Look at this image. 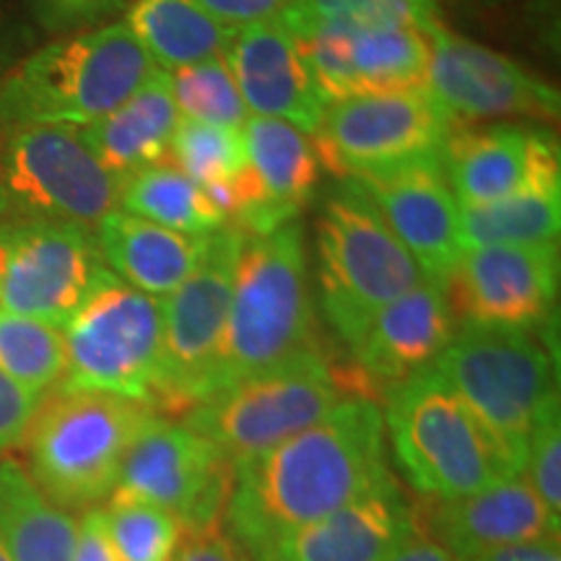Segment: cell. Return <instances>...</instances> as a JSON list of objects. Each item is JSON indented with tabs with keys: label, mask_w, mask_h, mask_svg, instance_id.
<instances>
[{
	"label": "cell",
	"mask_w": 561,
	"mask_h": 561,
	"mask_svg": "<svg viewBox=\"0 0 561 561\" xmlns=\"http://www.w3.org/2000/svg\"><path fill=\"white\" fill-rule=\"evenodd\" d=\"M390 479L380 403L343 398L318 424L231 468L227 536L250 557Z\"/></svg>",
	"instance_id": "1"
},
{
	"label": "cell",
	"mask_w": 561,
	"mask_h": 561,
	"mask_svg": "<svg viewBox=\"0 0 561 561\" xmlns=\"http://www.w3.org/2000/svg\"><path fill=\"white\" fill-rule=\"evenodd\" d=\"M125 21L68 34L0 76V128L100 121L157 76Z\"/></svg>",
	"instance_id": "2"
},
{
	"label": "cell",
	"mask_w": 561,
	"mask_h": 561,
	"mask_svg": "<svg viewBox=\"0 0 561 561\" xmlns=\"http://www.w3.org/2000/svg\"><path fill=\"white\" fill-rule=\"evenodd\" d=\"M314 335L318 325L299 221L284 224L271 234L248 237L234 268L210 396L301 351L318 348Z\"/></svg>",
	"instance_id": "3"
},
{
	"label": "cell",
	"mask_w": 561,
	"mask_h": 561,
	"mask_svg": "<svg viewBox=\"0 0 561 561\" xmlns=\"http://www.w3.org/2000/svg\"><path fill=\"white\" fill-rule=\"evenodd\" d=\"M157 416L151 405L96 390L55 388L26 430L30 479L60 510L110 500L133 439Z\"/></svg>",
	"instance_id": "4"
},
{
	"label": "cell",
	"mask_w": 561,
	"mask_h": 561,
	"mask_svg": "<svg viewBox=\"0 0 561 561\" xmlns=\"http://www.w3.org/2000/svg\"><path fill=\"white\" fill-rule=\"evenodd\" d=\"M385 437L413 489L434 502L515 479L486 426L432 367L385 398Z\"/></svg>",
	"instance_id": "5"
},
{
	"label": "cell",
	"mask_w": 561,
	"mask_h": 561,
	"mask_svg": "<svg viewBox=\"0 0 561 561\" xmlns=\"http://www.w3.org/2000/svg\"><path fill=\"white\" fill-rule=\"evenodd\" d=\"M432 369L494 437L512 471L523 476L530 434L559 403L557 369L530 331L458 322Z\"/></svg>",
	"instance_id": "6"
},
{
	"label": "cell",
	"mask_w": 561,
	"mask_h": 561,
	"mask_svg": "<svg viewBox=\"0 0 561 561\" xmlns=\"http://www.w3.org/2000/svg\"><path fill=\"white\" fill-rule=\"evenodd\" d=\"M314 244L322 314L348 348L377 312L426 280L377 208L346 180L320 210Z\"/></svg>",
	"instance_id": "7"
},
{
	"label": "cell",
	"mask_w": 561,
	"mask_h": 561,
	"mask_svg": "<svg viewBox=\"0 0 561 561\" xmlns=\"http://www.w3.org/2000/svg\"><path fill=\"white\" fill-rule=\"evenodd\" d=\"M121 206V182L73 125L0 128V227L50 221L94 231Z\"/></svg>",
	"instance_id": "8"
},
{
	"label": "cell",
	"mask_w": 561,
	"mask_h": 561,
	"mask_svg": "<svg viewBox=\"0 0 561 561\" xmlns=\"http://www.w3.org/2000/svg\"><path fill=\"white\" fill-rule=\"evenodd\" d=\"M341 401L333 367L312 348L219 390L182 424L214 442L234 468L318 424Z\"/></svg>",
	"instance_id": "9"
},
{
	"label": "cell",
	"mask_w": 561,
	"mask_h": 561,
	"mask_svg": "<svg viewBox=\"0 0 561 561\" xmlns=\"http://www.w3.org/2000/svg\"><path fill=\"white\" fill-rule=\"evenodd\" d=\"M161 333V301L110 271L62 325L66 375L60 388L110 392L153 409Z\"/></svg>",
	"instance_id": "10"
},
{
	"label": "cell",
	"mask_w": 561,
	"mask_h": 561,
	"mask_svg": "<svg viewBox=\"0 0 561 561\" xmlns=\"http://www.w3.org/2000/svg\"><path fill=\"white\" fill-rule=\"evenodd\" d=\"M244 240L248 234L229 224L216 231L201 268L161 301L164 333H161L159 377L153 390L157 413L185 416L210 396L234 268Z\"/></svg>",
	"instance_id": "11"
},
{
	"label": "cell",
	"mask_w": 561,
	"mask_h": 561,
	"mask_svg": "<svg viewBox=\"0 0 561 561\" xmlns=\"http://www.w3.org/2000/svg\"><path fill=\"white\" fill-rule=\"evenodd\" d=\"M314 87L328 104L359 94L421 89L430 32L403 21L307 19L284 13Z\"/></svg>",
	"instance_id": "12"
},
{
	"label": "cell",
	"mask_w": 561,
	"mask_h": 561,
	"mask_svg": "<svg viewBox=\"0 0 561 561\" xmlns=\"http://www.w3.org/2000/svg\"><path fill=\"white\" fill-rule=\"evenodd\" d=\"M458 123L421 89L359 94L328 104L314 151L339 180L442 157Z\"/></svg>",
	"instance_id": "13"
},
{
	"label": "cell",
	"mask_w": 561,
	"mask_h": 561,
	"mask_svg": "<svg viewBox=\"0 0 561 561\" xmlns=\"http://www.w3.org/2000/svg\"><path fill=\"white\" fill-rule=\"evenodd\" d=\"M231 491V462L214 442L157 413L133 439L112 496L146 502L185 536L219 530Z\"/></svg>",
	"instance_id": "14"
},
{
	"label": "cell",
	"mask_w": 561,
	"mask_h": 561,
	"mask_svg": "<svg viewBox=\"0 0 561 561\" xmlns=\"http://www.w3.org/2000/svg\"><path fill=\"white\" fill-rule=\"evenodd\" d=\"M110 268L91 229L26 221L0 227V310L62 328Z\"/></svg>",
	"instance_id": "15"
},
{
	"label": "cell",
	"mask_w": 561,
	"mask_h": 561,
	"mask_svg": "<svg viewBox=\"0 0 561 561\" xmlns=\"http://www.w3.org/2000/svg\"><path fill=\"white\" fill-rule=\"evenodd\" d=\"M424 87L458 125L559 115V91L551 83L507 55L458 37L445 24L430 32Z\"/></svg>",
	"instance_id": "16"
},
{
	"label": "cell",
	"mask_w": 561,
	"mask_h": 561,
	"mask_svg": "<svg viewBox=\"0 0 561 561\" xmlns=\"http://www.w3.org/2000/svg\"><path fill=\"white\" fill-rule=\"evenodd\" d=\"M447 299L458 322L530 331L557 305L559 248L541 244H494L462 250L450 278Z\"/></svg>",
	"instance_id": "17"
},
{
	"label": "cell",
	"mask_w": 561,
	"mask_h": 561,
	"mask_svg": "<svg viewBox=\"0 0 561 561\" xmlns=\"http://www.w3.org/2000/svg\"><path fill=\"white\" fill-rule=\"evenodd\" d=\"M346 182L377 208L424 278L445 286L462 255V237L460 203L442 170V159L405 161Z\"/></svg>",
	"instance_id": "18"
},
{
	"label": "cell",
	"mask_w": 561,
	"mask_h": 561,
	"mask_svg": "<svg viewBox=\"0 0 561 561\" xmlns=\"http://www.w3.org/2000/svg\"><path fill=\"white\" fill-rule=\"evenodd\" d=\"M242 140L244 167L231 180L234 210L229 227L263 237L297 221L320 182V157L305 133L273 117H250Z\"/></svg>",
	"instance_id": "19"
},
{
	"label": "cell",
	"mask_w": 561,
	"mask_h": 561,
	"mask_svg": "<svg viewBox=\"0 0 561 561\" xmlns=\"http://www.w3.org/2000/svg\"><path fill=\"white\" fill-rule=\"evenodd\" d=\"M455 318L445 286L424 280L375 314L351 346L354 369L367 390L388 398L419 371L430 369L455 335Z\"/></svg>",
	"instance_id": "20"
},
{
	"label": "cell",
	"mask_w": 561,
	"mask_h": 561,
	"mask_svg": "<svg viewBox=\"0 0 561 561\" xmlns=\"http://www.w3.org/2000/svg\"><path fill=\"white\" fill-rule=\"evenodd\" d=\"M439 159L460 206H486L559 174V149L551 133L510 123L458 125Z\"/></svg>",
	"instance_id": "21"
},
{
	"label": "cell",
	"mask_w": 561,
	"mask_h": 561,
	"mask_svg": "<svg viewBox=\"0 0 561 561\" xmlns=\"http://www.w3.org/2000/svg\"><path fill=\"white\" fill-rule=\"evenodd\" d=\"M224 60L250 115L284 121L312 136L318 133L328 102L284 21L237 30Z\"/></svg>",
	"instance_id": "22"
},
{
	"label": "cell",
	"mask_w": 561,
	"mask_h": 561,
	"mask_svg": "<svg viewBox=\"0 0 561 561\" xmlns=\"http://www.w3.org/2000/svg\"><path fill=\"white\" fill-rule=\"evenodd\" d=\"M419 533V520L396 479L380 483L333 515L291 530L252 561H390Z\"/></svg>",
	"instance_id": "23"
},
{
	"label": "cell",
	"mask_w": 561,
	"mask_h": 561,
	"mask_svg": "<svg viewBox=\"0 0 561 561\" xmlns=\"http://www.w3.org/2000/svg\"><path fill=\"white\" fill-rule=\"evenodd\" d=\"M430 538L455 559L468 561L504 546L559 538L553 520L523 476L489 486L479 494L437 502L430 512Z\"/></svg>",
	"instance_id": "24"
},
{
	"label": "cell",
	"mask_w": 561,
	"mask_h": 561,
	"mask_svg": "<svg viewBox=\"0 0 561 561\" xmlns=\"http://www.w3.org/2000/svg\"><path fill=\"white\" fill-rule=\"evenodd\" d=\"M214 234H182L121 208L94 229L107 268L149 297H167L180 289L206 261Z\"/></svg>",
	"instance_id": "25"
},
{
	"label": "cell",
	"mask_w": 561,
	"mask_h": 561,
	"mask_svg": "<svg viewBox=\"0 0 561 561\" xmlns=\"http://www.w3.org/2000/svg\"><path fill=\"white\" fill-rule=\"evenodd\" d=\"M182 121L161 70L130 100L100 121L79 128L83 144L117 182L170 161V146Z\"/></svg>",
	"instance_id": "26"
},
{
	"label": "cell",
	"mask_w": 561,
	"mask_h": 561,
	"mask_svg": "<svg viewBox=\"0 0 561 561\" xmlns=\"http://www.w3.org/2000/svg\"><path fill=\"white\" fill-rule=\"evenodd\" d=\"M125 26L164 73L224 58L234 37V30L208 16L195 0H130Z\"/></svg>",
	"instance_id": "27"
},
{
	"label": "cell",
	"mask_w": 561,
	"mask_h": 561,
	"mask_svg": "<svg viewBox=\"0 0 561 561\" xmlns=\"http://www.w3.org/2000/svg\"><path fill=\"white\" fill-rule=\"evenodd\" d=\"M79 523L34 486L16 460H0V543L11 561H73Z\"/></svg>",
	"instance_id": "28"
},
{
	"label": "cell",
	"mask_w": 561,
	"mask_h": 561,
	"mask_svg": "<svg viewBox=\"0 0 561 561\" xmlns=\"http://www.w3.org/2000/svg\"><path fill=\"white\" fill-rule=\"evenodd\" d=\"M559 227L561 174L530 182L520 193L486 206H460L462 250L557 242Z\"/></svg>",
	"instance_id": "29"
},
{
	"label": "cell",
	"mask_w": 561,
	"mask_h": 561,
	"mask_svg": "<svg viewBox=\"0 0 561 561\" xmlns=\"http://www.w3.org/2000/svg\"><path fill=\"white\" fill-rule=\"evenodd\" d=\"M121 206L125 214L182 234H214L227 227V219L208 193L172 164L151 167L125 180Z\"/></svg>",
	"instance_id": "30"
},
{
	"label": "cell",
	"mask_w": 561,
	"mask_h": 561,
	"mask_svg": "<svg viewBox=\"0 0 561 561\" xmlns=\"http://www.w3.org/2000/svg\"><path fill=\"white\" fill-rule=\"evenodd\" d=\"M0 371L19 388L45 398L66 375L62 328L0 310Z\"/></svg>",
	"instance_id": "31"
},
{
	"label": "cell",
	"mask_w": 561,
	"mask_h": 561,
	"mask_svg": "<svg viewBox=\"0 0 561 561\" xmlns=\"http://www.w3.org/2000/svg\"><path fill=\"white\" fill-rule=\"evenodd\" d=\"M164 79L174 107L180 115H185V121L221 125L231 130L244 128V123L250 121V112L244 107L240 89L231 79L224 58L170 70L164 73Z\"/></svg>",
	"instance_id": "32"
},
{
	"label": "cell",
	"mask_w": 561,
	"mask_h": 561,
	"mask_svg": "<svg viewBox=\"0 0 561 561\" xmlns=\"http://www.w3.org/2000/svg\"><path fill=\"white\" fill-rule=\"evenodd\" d=\"M100 510L104 530L121 561H172L178 557L185 533L164 510L123 496H110Z\"/></svg>",
	"instance_id": "33"
},
{
	"label": "cell",
	"mask_w": 561,
	"mask_h": 561,
	"mask_svg": "<svg viewBox=\"0 0 561 561\" xmlns=\"http://www.w3.org/2000/svg\"><path fill=\"white\" fill-rule=\"evenodd\" d=\"M170 157L174 167L195 185L210 187L234 180L242 172L244 140L240 130L180 121L172 136Z\"/></svg>",
	"instance_id": "34"
},
{
	"label": "cell",
	"mask_w": 561,
	"mask_h": 561,
	"mask_svg": "<svg viewBox=\"0 0 561 561\" xmlns=\"http://www.w3.org/2000/svg\"><path fill=\"white\" fill-rule=\"evenodd\" d=\"M286 13L307 19L351 21H403L432 32L442 24L437 0H294Z\"/></svg>",
	"instance_id": "35"
},
{
	"label": "cell",
	"mask_w": 561,
	"mask_h": 561,
	"mask_svg": "<svg viewBox=\"0 0 561 561\" xmlns=\"http://www.w3.org/2000/svg\"><path fill=\"white\" fill-rule=\"evenodd\" d=\"M525 481L549 510L553 520L561 523V421L559 403L543 413L530 434L528 455L523 468Z\"/></svg>",
	"instance_id": "36"
},
{
	"label": "cell",
	"mask_w": 561,
	"mask_h": 561,
	"mask_svg": "<svg viewBox=\"0 0 561 561\" xmlns=\"http://www.w3.org/2000/svg\"><path fill=\"white\" fill-rule=\"evenodd\" d=\"M34 19L50 32H87L107 24L130 0H30Z\"/></svg>",
	"instance_id": "37"
},
{
	"label": "cell",
	"mask_w": 561,
	"mask_h": 561,
	"mask_svg": "<svg viewBox=\"0 0 561 561\" xmlns=\"http://www.w3.org/2000/svg\"><path fill=\"white\" fill-rule=\"evenodd\" d=\"M39 401L42 398L19 388L16 382L0 371V455L21 445Z\"/></svg>",
	"instance_id": "38"
},
{
	"label": "cell",
	"mask_w": 561,
	"mask_h": 561,
	"mask_svg": "<svg viewBox=\"0 0 561 561\" xmlns=\"http://www.w3.org/2000/svg\"><path fill=\"white\" fill-rule=\"evenodd\" d=\"M195 3L219 24L237 32L242 26L284 19L294 0H195Z\"/></svg>",
	"instance_id": "39"
},
{
	"label": "cell",
	"mask_w": 561,
	"mask_h": 561,
	"mask_svg": "<svg viewBox=\"0 0 561 561\" xmlns=\"http://www.w3.org/2000/svg\"><path fill=\"white\" fill-rule=\"evenodd\" d=\"M172 561H250V557L234 538H229L221 530H214L206 533V536L191 538V543Z\"/></svg>",
	"instance_id": "40"
},
{
	"label": "cell",
	"mask_w": 561,
	"mask_h": 561,
	"mask_svg": "<svg viewBox=\"0 0 561 561\" xmlns=\"http://www.w3.org/2000/svg\"><path fill=\"white\" fill-rule=\"evenodd\" d=\"M73 561H121L112 549L107 530H104L102 510L94 507L83 515L79 525V541H76Z\"/></svg>",
	"instance_id": "41"
},
{
	"label": "cell",
	"mask_w": 561,
	"mask_h": 561,
	"mask_svg": "<svg viewBox=\"0 0 561 561\" xmlns=\"http://www.w3.org/2000/svg\"><path fill=\"white\" fill-rule=\"evenodd\" d=\"M26 42H30V30L24 26V21L11 11L9 0H0V76L16 62Z\"/></svg>",
	"instance_id": "42"
},
{
	"label": "cell",
	"mask_w": 561,
	"mask_h": 561,
	"mask_svg": "<svg viewBox=\"0 0 561 561\" xmlns=\"http://www.w3.org/2000/svg\"><path fill=\"white\" fill-rule=\"evenodd\" d=\"M468 561H561V549L559 538H546V541L504 546V549L489 551Z\"/></svg>",
	"instance_id": "43"
},
{
	"label": "cell",
	"mask_w": 561,
	"mask_h": 561,
	"mask_svg": "<svg viewBox=\"0 0 561 561\" xmlns=\"http://www.w3.org/2000/svg\"><path fill=\"white\" fill-rule=\"evenodd\" d=\"M390 561H460V559H455L453 553L447 551L445 546L434 541V538L413 533L409 541L398 549V553Z\"/></svg>",
	"instance_id": "44"
},
{
	"label": "cell",
	"mask_w": 561,
	"mask_h": 561,
	"mask_svg": "<svg viewBox=\"0 0 561 561\" xmlns=\"http://www.w3.org/2000/svg\"><path fill=\"white\" fill-rule=\"evenodd\" d=\"M0 561H11L9 551H5V546H3V543H0Z\"/></svg>",
	"instance_id": "45"
}]
</instances>
